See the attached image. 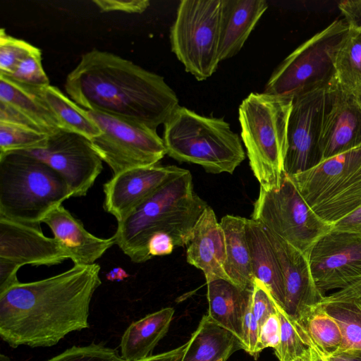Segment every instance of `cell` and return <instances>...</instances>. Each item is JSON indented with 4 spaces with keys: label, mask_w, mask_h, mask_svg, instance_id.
<instances>
[{
    "label": "cell",
    "mask_w": 361,
    "mask_h": 361,
    "mask_svg": "<svg viewBox=\"0 0 361 361\" xmlns=\"http://www.w3.org/2000/svg\"><path fill=\"white\" fill-rule=\"evenodd\" d=\"M128 276V274L121 267L113 268L106 275V279L111 281H121Z\"/></svg>",
    "instance_id": "49"
},
{
    "label": "cell",
    "mask_w": 361,
    "mask_h": 361,
    "mask_svg": "<svg viewBox=\"0 0 361 361\" xmlns=\"http://www.w3.org/2000/svg\"><path fill=\"white\" fill-rule=\"evenodd\" d=\"M217 361H224V360H221V359H220V360H217Z\"/></svg>",
    "instance_id": "53"
},
{
    "label": "cell",
    "mask_w": 361,
    "mask_h": 361,
    "mask_svg": "<svg viewBox=\"0 0 361 361\" xmlns=\"http://www.w3.org/2000/svg\"><path fill=\"white\" fill-rule=\"evenodd\" d=\"M70 259L63 244L48 238L40 227L0 217V293L17 284L24 265L51 266Z\"/></svg>",
    "instance_id": "13"
},
{
    "label": "cell",
    "mask_w": 361,
    "mask_h": 361,
    "mask_svg": "<svg viewBox=\"0 0 361 361\" xmlns=\"http://www.w3.org/2000/svg\"><path fill=\"white\" fill-rule=\"evenodd\" d=\"M71 197L64 179L46 163L23 152L0 155V217L40 227Z\"/></svg>",
    "instance_id": "4"
},
{
    "label": "cell",
    "mask_w": 361,
    "mask_h": 361,
    "mask_svg": "<svg viewBox=\"0 0 361 361\" xmlns=\"http://www.w3.org/2000/svg\"><path fill=\"white\" fill-rule=\"evenodd\" d=\"M222 0H182L170 30L171 51L186 72L207 80L220 62Z\"/></svg>",
    "instance_id": "9"
},
{
    "label": "cell",
    "mask_w": 361,
    "mask_h": 361,
    "mask_svg": "<svg viewBox=\"0 0 361 361\" xmlns=\"http://www.w3.org/2000/svg\"><path fill=\"white\" fill-rule=\"evenodd\" d=\"M188 342L178 346L176 348L157 355H152L138 361H182L186 352Z\"/></svg>",
    "instance_id": "46"
},
{
    "label": "cell",
    "mask_w": 361,
    "mask_h": 361,
    "mask_svg": "<svg viewBox=\"0 0 361 361\" xmlns=\"http://www.w3.org/2000/svg\"><path fill=\"white\" fill-rule=\"evenodd\" d=\"M259 333V324L252 311V300L243 319V350L255 357Z\"/></svg>",
    "instance_id": "39"
},
{
    "label": "cell",
    "mask_w": 361,
    "mask_h": 361,
    "mask_svg": "<svg viewBox=\"0 0 361 361\" xmlns=\"http://www.w3.org/2000/svg\"><path fill=\"white\" fill-rule=\"evenodd\" d=\"M318 305L340 326L342 342L337 352L361 350V304L351 300H338L321 302Z\"/></svg>",
    "instance_id": "30"
},
{
    "label": "cell",
    "mask_w": 361,
    "mask_h": 361,
    "mask_svg": "<svg viewBox=\"0 0 361 361\" xmlns=\"http://www.w3.org/2000/svg\"><path fill=\"white\" fill-rule=\"evenodd\" d=\"M319 145L322 161L361 147V109L355 97L338 85L324 121Z\"/></svg>",
    "instance_id": "18"
},
{
    "label": "cell",
    "mask_w": 361,
    "mask_h": 361,
    "mask_svg": "<svg viewBox=\"0 0 361 361\" xmlns=\"http://www.w3.org/2000/svg\"><path fill=\"white\" fill-rule=\"evenodd\" d=\"M0 101L20 111L42 127L48 135L61 129L53 114L32 87L21 85L1 75Z\"/></svg>",
    "instance_id": "28"
},
{
    "label": "cell",
    "mask_w": 361,
    "mask_h": 361,
    "mask_svg": "<svg viewBox=\"0 0 361 361\" xmlns=\"http://www.w3.org/2000/svg\"><path fill=\"white\" fill-rule=\"evenodd\" d=\"M70 255L74 264H94L115 245L114 236L100 238L89 233L62 204L50 211L42 221Z\"/></svg>",
    "instance_id": "20"
},
{
    "label": "cell",
    "mask_w": 361,
    "mask_h": 361,
    "mask_svg": "<svg viewBox=\"0 0 361 361\" xmlns=\"http://www.w3.org/2000/svg\"><path fill=\"white\" fill-rule=\"evenodd\" d=\"M92 2L102 12L118 11L128 13H141L149 6L148 0H94Z\"/></svg>",
    "instance_id": "40"
},
{
    "label": "cell",
    "mask_w": 361,
    "mask_h": 361,
    "mask_svg": "<svg viewBox=\"0 0 361 361\" xmlns=\"http://www.w3.org/2000/svg\"><path fill=\"white\" fill-rule=\"evenodd\" d=\"M87 113L102 132L90 140L93 148L114 175L159 164L166 154L156 130L97 111Z\"/></svg>",
    "instance_id": "11"
},
{
    "label": "cell",
    "mask_w": 361,
    "mask_h": 361,
    "mask_svg": "<svg viewBox=\"0 0 361 361\" xmlns=\"http://www.w3.org/2000/svg\"><path fill=\"white\" fill-rule=\"evenodd\" d=\"M184 170L157 164L115 174L103 186L104 209L121 221L163 183Z\"/></svg>",
    "instance_id": "17"
},
{
    "label": "cell",
    "mask_w": 361,
    "mask_h": 361,
    "mask_svg": "<svg viewBox=\"0 0 361 361\" xmlns=\"http://www.w3.org/2000/svg\"><path fill=\"white\" fill-rule=\"evenodd\" d=\"M188 342L182 361H226L235 351L243 349L242 342L235 335L207 314L202 316Z\"/></svg>",
    "instance_id": "25"
},
{
    "label": "cell",
    "mask_w": 361,
    "mask_h": 361,
    "mask_svg": "<svg viewBox=\"0 0 361 361\" xmlns=\"http://www.w3.org/2000/svg\"><path fill=\"white\" fill-rule=\"evenodd\" d=\"M6 77L30 87H43L50 85L42 65V51L27 56Z\"/></svg>",
    "instance_id": "35"
},
{
    "label": "cell",
    "mask_w": 361,
    "mask_h": 361,
    "mask_svg": "<svg viewBox=\"0 0 361 361\" xmlns=\"http://www.w3.org/2000/svg\"><path fill=\"white\" fill-rule=\"evenodd\" d=\"M292 102L293 99L252 92L238 109L249 164L265 190H277L281 185Z\"/></svg>",
    "instance_id": "6"
},
{
    "label": "cell",
    "mask_w": 361,
    "mask_h": 361,
    "mask_svg": "<svg viewBox=\"0 0 361 361\" xmlns=\"http://www.w3.org/2000/svg\"><path fill=\"white\" fill-rule=\"evenodd\" d=\"M0 361H11V360H10V358L8 356H6L4 354H1L0 355Z\"/></svg>",
    "instance_id": "51"
},
{
    "label": "cell",
    "mask_w": 361,
    "mask_h": 361,
    "mask_svg": "<svg viewBox=\"0 0 361 361\" xmlns=\"http://www.w3.org/2000/svg\"><path fill=\"white\" fill-rule=\"evenodd\" d=\"M307 353V352H306ZM291 361H307V359H306V353L301 356V357H299L298 358H295Z\"/></svg>",
    "instance_id": "50"
},
{
    "label": "cell",
    "mask_w": 361,
    "mask_h": 361,
    "mask_svg": "<svg viewBox=\"0 0 361 361\" xmlns=\"http://www.w3.org/2000/svg\"><path fill=\"white\" fill-rule=\"evenodd\" d=\"M264 230L283 274L285 293L283 308L293 319L302 321L317 307L325 295L319 291L314 281L307 257L280 237L266 228Z\"/></svg>",
    "instance_id": "16"
},
{
    "label": "cell",
    "mask_w": 361,
    "mask_h": 361,
    "mask_svg": "<svg viewBox=\"0 0 361 361\" xmlns=\"http://www.w3.org/2000/svg\"><path fill=\"white\" fill-rule=\"evenodd\" d=\"M173 314V308L165 307L133 322L122 336L121 357L125 361H138L152 356L168 332Z\"/></svg>",
    "instance_id": "24"
},
{
    "label": "cell",
    "mask_w": 361,
    "mask_h": 361,
    "mask_svg": "<svg viewBox=\"0 0 361 361\" xmlns=\"http://www.w3.org/2000/svg\"><path fill=\"white\" fill-rule=\"evenodd\" d=\"M247 219L226 215L221 219L225 242L226 259L224 270L230 281L243 288L252 289V274L245 227Z\"/></svg>",
    "instance_id": "26"
},
{
    "label": "cell",
    "mask_w": 361,
    "mask_h": 361,
    "mask_svg": "<svg viewBox=\"0 0 361 361\" xmlns=\"http://www.w3.org/2000/svg\"><path fill=\"white\" fill-rule=\"evenodd\" d=\"M208 206L195 192L191 173L185 169L118 222L113 235L115 245L134 263L152 258L148 243L159 233L169 235L175 247L188 245L197 221Z\"/></svg>",
    "instance_id": "3"
},
{
    "label": "cell",
    "mask_w": 361,
    "mask_h": 361,
    "mask_svg": "<svg viewBox=\"0 0 361 361\" xmlns=\"http://www.w3.org/2000/svg\"><path fill=\"white\" fill-rule=\"evenodd\" d=\"M207 285V315L243 344V319L251 302L252 289L243 288L223 279L208 281Z\"/></svg>",
    "instance_id": "22"
},
{
    "label": "cell",
    "mask_w": 361,
    "mask_h": 361,
    "mask_svg": "<svg viewBox=\"0 0 361 361\" xmlns=\"http://www.w3.org/2000/svg\"><path fill=\"white\" fill-rule=\"evenodd\" d=\"M355 99V101L357 104V105L359 106V107L361 109V94L357 96V97H354Z\"/></svg>",
    "instance_id": "52"
},
{
    "label": "cell",
    "mask_w": 361,
    "mask_h": 361,
    "mask_svg": "<svg viewBox=\"0 0 361 361\" xmlns=\"http://www.w3.org/2000/svg\"><path fill=\"white\" fill-rule=\"evenodd\" d=\"M186 258L190 264L203 271L207 282L216 279L230 281L224 270L226 259L224 233L209 206L203 211L194 226L187 245Z\"/></svg>",
    "instance_id": "19"
},
{
    "label": "cell",
    "mask_w": 361,
    "mask_h": 361,
    "mask_svg": "<svg viewBox=\"0 0 361 361\" xmlns=\"http://www.w3.org/2000/svg\"><path fill=\"white\" fill-rule=\"evenodd\" d=\"M307 345L309 348L306 353L307 361H329L328 357L316 346L309 336Z\"/></svg>",
    "instance_id": "48"
},
{
    "label": "cell",
    "mask_w": 361,
    "mask_h": 361,
    "mask_svg": "<svg viewBox=\"0 0 361 361\" xmlns=\"http://www.w3.org/2000/svg\"><path fill=\"white\" fill-rule=\"evenodd\" d=\"M348 30L343 18L336 20L301 44L273 71L263 92L293 99L337 85L336 57Z\"/></svg>",
    "instance_id": "7"
},
{
    "label": "cell",
    "mask_w": 361,
    "mask_h": 361,
    "mask_svg": "<svg viewBox=\"0 0 361 361\" xmlns=\"http://www.w3.org/2000/svg\"><path fill=\"white\" fill-rule=\"evenodd\" d=\"M281 324L277 312L271 314L259 329L255 356L266 348H276L280 342Z\"/></svg>",
    "instance_id": "38"
},
{
    "label": "cell",
    "mask_w": 361,
    "mask_h": 361,
    "mask_svg": "<svg viewBox=\"0 0 361 361\" xmlns=\"http://www.w3.org/2000/svg\"><path fill=\"white\" fill-rule=\"evenodd\" d=\"M174 248L173 238L164 233L154 234L148 243V250L152 257L169 255Z\"/></svg>",
    "instance_id": "42"
},
{
    "label": "cell",
    "mask_w": 361,
    "mask_h": 361,
    "mask_svg": "<svg viewBox=\"0 0 361 361\" xmlns=\"http://www.w3.org/2000/svg\"><path fill=\"white\" fill-rule=\"evenodd\" d=\"M276 303L267 287L261 281L255 279L252 294V311L259 329L271 314L277 312Z\"/></svg>",
    "instance_id": "37"
},
{
    "label": "cell",
    "mask_w": 361,
    "mask_h": 361,
    "mask_svg": "<svg viewBox=\"0 0 361 361\" xmlns=\"http://www.w3.org/2000/svg\"><path fill=\"white\" fill-rule=\"evenodd\" d=\"M252 219L300 250L307 259L318 240L333 228L313 212L285 173L279 189L265 190L260 188Z\"/></svg>",
    "instance_id": "10"
},
{
    "label": "cell",
    "mask_w": 361,
    "mask_h": 361,
    "mask_svg": "<svg viewBox=\"0 0 361 361\" xmlns=\"http://www.w3.org/2000/svg\"><path fill=\"white\" fill-rule=\"evenodd\" d=\"M336 86L293 99L283 163V172L288 176L308 171L322 162L319 145L322 130Z\"/></svg>",
    "instance_id": "12"
},
{
    "label": "cell",
    "mask_w": 361,
    "mask_h": 361,
    "mask_svg": "<svg viewBox=\"0 0 361 361\" xmlns=\"http://www.w3.org/2000/svg\"><path fill=\"white\" fill-rule=\"evenodd\" d=\"M100 266L74 264L44 279L18 283L0 293V336L11 347H50L89 328Z\"/></svg>",
    "instance_id": "1"
},
{
    "label": "cell",
    "mask_w": 361,
    "mask_h": 361,
    "mask_svg": "<svg viewBox=\"0 0 361 361\" xmlns=\"http://www.w3.org/2000/svg\"><path fill=\"white\" fill-rule=\"evenodd\" d=\"M65 90L87 110L157 130L179 106L162 76L114 54L92 49L69 73Z\"/></svg>",
    "instance_id": "2"
},
{
    "label": "cell",
    "mask_w": 361,
    "mask_h": 361,
    "mask_svg": "<svg viewBox=\"0 0 361 361\" xmlns=\"http://www.w3.org/2000/svg\"><path fill=\"white\" fill-rule=\"evenodd\" d=\"M47 361H125L115 349L99 343L73 346Z\"/></svg>",
    "instance_id": "36"
},
{
    "label": "cell",
    "mask_w": 361,
    "mask_h": 361,
    "mask_svg": "<svg viewBox=\"0 0 361 361\" xmlns=\"http://www.w3.org/2000/svg\"><path fill=\"white\" fill-rule=\"evenodd\" d=\"M48 164L64 179L73 197L85 196L103 169L90 139L59 129L49 135L44 148L21 151Z\"/></svg>",
    "instance_id": "14"
},
{
    "label": "cell",
    "mask_w": 361,
    "mask_h": 361,
    "mask_svg": "<svg viewBox=\"0 0 361 361\" xmlns=\"http://www.w3.org/2000/svg\"><path fill=\"white\" fill-rule=\"evenodd\" d=\"M338 6L350 27L361 25V0L343 1Z\"/></svg>",
    "instance_id": "44"
},
{
    "label": "cell",
    "mask_w": 361,
    "mask_h": 361,
    "mask_svg": "<svg viewBox=\"0 0 361 361\" xmlns=\"http://www.w3.org/2000/svg\"><path fill=\"white\" fill-rule=\"evenodd\" d=\"M333 229L361 236V207L335 223Z\"/></svg>",
    "instance_id": "45"
},
{
    "label": "cell",
    "mask_w": 361,
    "mask_h": 361,
    "mask_svg": "<svg viewBox=\"0 0 361 361\" xmlns=\"http://www.w3.org/2000/svg\"><path fill=\"white\" fill-rule=\"evenodd\" d=\"M57 120L61 129L80 134L90 140L101 134L87 110L66 96L57 87H32Z\"/></svg>",
    "instance_id": "27"
},
{
    "label": "cell",
    "mask_w": 361,
    "mask_h": 361,
    "mask_svg": "<svg viewBox=\"0 0 361 361\" xmlns=\"http://www.w3.org/2000/svg\"><path fill=\"white\" fill-rule=\"evenodd\" d=\"M329 361H361V350H348L328 356Z\"/></svg>",
    "instance_id": "47"
},
{
    "label": "cell",
    "mask_w": 361,
    "mask_h": 361,
    "mask_svg": "<svg viewBox=\"0 0 361 361\" xmlns=\"http://www.w3.org/2000/svg\"><path fill=\"white\" fill-rule=\"evenodd\" d=\"M268 8L264 0H222L219 58L238 54Z\"/></svg>",
    "instance_id": "21"
},
{
    "label": "cell",
    "mask_w": 361,
    "mask_h": 361,
    "mask_svg": "<svg viewBox=\"0 0 361 361\" xmlns=\"http://www.w3.org/2000/svg\"><path fill=\"white\" fill-rule=\"evenodd\" d=\"M164 126L166 154L178 161L198 164L211 173L232 174L245 158L240 137L222 118L178 106Z\"/></svg>",
    "instance_id": "5"
},
{
    "label": "cell",
    "mask_w": 361,
    "mask_h": 361,
    "mask_svg": "<svg viewBox=\"0 0 361 361\" xmlns=\"http://www.w3.org/2000/svg\"><path fill=\"white\" fill-rule=\"evenodd\" d=\"M297 322L327 357L338 350L342 342L340 326L321 306L317 305L305 319Z\"/></svg>",
    "instance_id": "31"
},
{
    "label": "cell",
    "mask_w": 361,
    "mask_h": 361,
    "mask_svg": "<svg viewBox=\"0 0 361 361\" xmlns=\"http://www.w3.org/2000/svg\"><path fill=\"white\" fill-rule=\"evenodd\" d=\"M338 300H351L361 304V279L343 289L325 295L320 303Z\"/></svg>",
    "instance_id": "43"
},
{
    "label": "cell",
    "mask_w": 361,
    "mask_h": 361,
    "mask_svg": "<svg viewBox=\"0 0 361 361\" xmlns=\"http://www.w3.org/2000/svg\"><path fill=\"white\" fill-rule=\"evenodd\" d=\"M276 309L280 320L281 334L280 342L274 349V353L279 361H291L304 355L309 346L305 341L302 326L278 303Z\"/></svg>",
    "instance_id": "32"
},
{
    "label": "cell",
    "mask_w": 361,
    "mask_h": 361,
    "mask_svg": "<svg viewBox=\"0 0 361 361\" xmlns=\"http://www.w3.org/2000/svg\"><path fill=\"white\" fill-rule=\"evenodd\" d=\"M49 135L25 127L0 122V155L44 148Z\"/></svg>",
    "instance_id": "33"
},
{
    "label": "cell",
    "mask_w": 361,
    "mask_h": 361,
    "mask_svg": "<svg viewBox=\"0 0 361 361\" xmlns=\"http://www.w3.org/2000/svg\"><path fill=\"white\" fill-rule=\"evenodd\" d=\"M41 50L25 42L7 35L4 29L0 31V75H9L18 65L27 56Z\"/></svg>",
    "instance_id": "34"
},
{
    "label": "cell",
    "mask_w": 361,
    "mask_h": 361,
    "mask_svg": "<svg viewBox=\"0 0 361 361\" xmlns=\"http://www.w3.org/2000/svg\"><path fill=\"white\" fill-rule=\"evenodd\" d=\"M337 85L357 97L361 94V25L350 27L335 61Z\"/></svg>",
    "instance_id": "29"
},
{
    "label": "cell",
    "mask_w": 361,
    "mask_h": 361,
    "mask_svg": "<svg viewBox=\"0 0 361 361\" xmlns=\"http://www.w3.org/2000/svg\"><path fill=\"white\" fill-rule=\"evenodd\" d=\"M245 233L255 279L261 281L277 303L283 307L285 293L283 274L264 228L259 223L247 219Z\"/></svg>",
    "instance_id": "23"
},
{
    "label": "cell",
    "mask_w": 361,
    "mask_h": 361,
    "mask_svg": "<svg viewBox=\"0 0 361 361\" xmlns=\"http://www.w3.org/2000/svg\"><path fill=\"white\" fill-rule=\"evenodd\" d=\"M289 177L313 212L330 225L361 207V147Z\"/></svg>",
    "instance_id": "8"
},
{
    "label": "cell",
    "mask_w": 361,
    "mask_h": 361,
    "mask_svg": "<svg viewBox=\"0 0 361 361\" xmlns=\"http://www.w3.org/2000/svg\"><path fill=\"white\" fill-rule=\"evenodd\" d=\"M308 262L322 294L343 289L361 279V236L332 228L314 244Z\"/></svg>",
    "instance_id": "15"
},
{
    "label": "cell",
    "mask_w": 361,
    "mask_h": 361,
    "mask_svg": "<svg viewBox=\"0 0 361 361\" xmlns=\"http://www.w3.org/2000/svg\"><path fill=\"white\" fill-rule=\"evenodd\" d=\"M0 122L25 127L47 134L42 127L25 114L3 101H0Z\"/></svg>",
    "instance_id": "41"
}]
</instances>
